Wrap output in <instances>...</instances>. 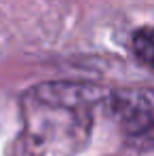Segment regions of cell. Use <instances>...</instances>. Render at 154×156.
Here are the masks:
<instances>
[{"label":"cell","instance_id":"obj_1","mask_svg":"<svg viewBox=\"0 0 154 156\" xmlns=\"http://www.w3.org/2000/svg\"><path fill=\"white\" fill-rule=\"evenodd\" d=\"M103 91L93 84L45 82L23 95L19 156H70L89 135Z\"/></svg>","mask_w":154,"mask_h":156},{"label":"cell","instance_id":"obj_2","mask_svg":"<svg viewBox=\"0 0 154 156\" xmlns=\"http://www.w3.org/2000/svg\"><path fill=\"white\" fill-rule=\"evenodd\" d=\"M110 110L118 122L120 131L133 139H150L154 120L152 89H120L110 95Z\"/></svg>","mask_w":154,"mask_h":156},{"label":"cell","instance_id":"obj_3","mask_svg":"<svg viewBox=\"0 0 154 156\" xmlns=\"http://www.w3.org/2000/svg\"><path fill=\"white\" fill-rule=\"evenodd\" d=\"M129 51L135 57L137 63H141L146 70L152 68V55H154V36H152V27L150 26H141L137 27L131 34L129 40Z\"/></svg>","mask_w":154,"mask_h":156}]
</instances>
